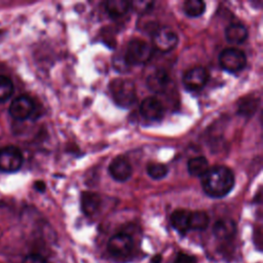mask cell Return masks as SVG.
I'll return each instance as SVG.
<instances>
[{
	"instance_id": "6da1fadb",
	"label": "cell",
	"mask_w": 263,
	"mask_h": 263,
	"mask_svg": "<svg viewBox=\"0 0 263 263\" xmlns=\"http://www.w3.org/2000/svg\"><path fill=\"white\" fill-rule=\"evenodd\" d=\"M201 186L204 193L214 198H221L227 195L234 186V175L225 165L209 167L201 177Z\"/></svg>"
},
{
	"instance_id": "7a4b0ae2",
	"label": "cell",
	"mask_w": 263,
	"mask_h": 263,
	"mask_svg": "<svg viewBox=\"0 0 263 263\" xmlns=\"http://www.w3.org/2000/svg\"><path fill=\"white\" fill-rule=\"evenodd\" d=\"M111 96L115 104L121 108H129L137 99V91L135 83L129 79L116 78L110 82L109 85Z\"/></svg>"
},
{
	"instance_id": "3957f363",
	"label": "cell",
	"mask_w": 263,
	"mask_h": 263,
	"mask_svg": "<svg viewBox=\"0 0 263 263\" xmlns=\"http://www.w3.org/2000/svg\"><path fill=\"white\" fill-rule=\"evenodd\" d=\"M153 54L152 47L144 40L132 39L124 53V62L127 65H142L147 63Z\"/></svg>"
},
{
	"instance_id": "277c9868",
	"label": "cell",
	"mask_w": 263,
	"mask_h": 263,
	"mask_svg": "<svg viewBox=\"0 0 263 263\" xmlns=\"http://www.w3.org/2000/svg\"><path fill=\"white\" fill-rule=\"evenodd\" d=\"M24 162L22 151L13 145L0 148V172L13 174L20 171Z\"/></svg>"
},
{
	"instance_id": "5b68a950",
	"label": "cell",
	"mask_w": 263,
	"mask_h": 263,
	"mask_svg": "<svg viewBox=\"0 0 263 263\" xmlns=\"http://www.w3.org/2000/svg\"><path fill=\"white\" fill-rule=\"evenodd\" d=\"M219 63L222 69L229 73H238L247 65L245 52L237 48H225L219 55Z\"/></svg>"
},
{
	"instance_id": "8992f818",
	"label": "cell",
	"mask_w": 263,
	"mask_h": 263,
	"mask_svg": "<svg viewBox=\"0 0 263 263\" xmlns=\"http://www.w3.org/2000/svg\"><path fill=\"white\" fill-rule=\"evenodd\" d=\"M107 249L113 257H126L133 250V238L124 232H118L110 237Z\"/></svg>"
},
{
	"instance_id": "52a82bcc",
	"label": "cell",
	"mask_w": 263,
	"mask_h": 263,
	"mask_svg": "<svg viewBox=\"0 0 263 263\" xmlns=\"http://www.w3.org/2000/svg\"><path fill=\"white\" fill-rule=\"evenodd\" d=\"M34 108L33 100L27 95H22L13 99L8 112L13 119L21 121L28 119L32 115Z\"/></svg>"
},
{
	"instance_id": "ba28073f",
	"label": "cell",
	"mask_w": 263,
	"mask_h": 263,
	"mask_svg": "<svg viewBox=\"0 0 263 263\" xmlns=\"http://www.w3.org/2000/svg\"><path fill=\"white\" fill-rule=\"evenodd\" d=\"M178 44V35L168 27L160 28L153 35V45L161 52L173 50Z\"/></svg>"
},
{
	"instance_id": "9c48e42d",
	"label": "cell",
	"mask_w": 263,
	"mask_h": 263,
	"mask_svg": "<svg viewBox=\"0 0 263 263\" xmlns=\"http://www.w3.org/2000/svg\"><path fill=\"white\" fill-rule=\"evenodd\" d=\"M209 80V72L203 67H193L183 75V84L188 90L201 89Z\"/></svg>"
},
{
	"instance_id": "30bf717a",
	"label": "cell",
	"mask_w": 263,
	"mask_h": 263,
	"mask_svg": "<svg viewBox=\"0 0 263 263\" xmlns=\"http://www.w3.org/2000/svg\"><path fill=\"white\" fill-rule=\"evenodd\" d=\"M140 112L147 120L158 121L164 115V107L157 98L147 97L141 102Z\"/></svg>"
},
{
	"instance_id": "8fae6325",
	"label": "cell",
	"mask_w": 263,
	"mask_h": 263,
	"mask_svg": "<svg viewBox=\"0 0 263 263\" xmlns=\"http://www.w3.org/2000/svg\"><path fill=\"white\" fill-rule=\"evenodd\" d=\"M132 172L133 170L130 162L123 155L115 157L109 164V173L117 182H125L128 180L132 176Z\"/></svg>"
},
{
	"instance_id": "7c38bea8",
	"label": "cell",
	"mask_w": 263,
	"mask_h": 263,
	"mask_svg": "<svg viewBox=\"0 0 263 263\" xmlns=\"http://www.w3.org/2000/svg\"><path fill=\"white\" fill-rule=\"evenodd\" d=\"M236 224L233 220L223 218L218 220L213 226V234L220 240H229L236 233Z\"/></svg>"
},
{
	"instance_id": "4fadbf2b",
	"label": "cell",
	"mask_w": 263,
	"mask_h": 263,
	"mask_svg": "<svg viewBox=\"0 0 263 263\" xmlns=\"http://www.w3.org/2000/svg\"><path fill=\"white\" fill-rule=\"evenodd\" d=\"M168 83H170V77L167 73L162 69L155 70L154 72L149 74L146 80V84L148 88L151 91L157 92V93L163 92L166 89Z\"/></svg>"
},
{
	"instance_id": "5bb4252c",
	"label": "cell",
	"mask_w": 263,
	"mask_h": 263,
	"mask_svg": "<svg viewBox=\"0 0 263 263\" xmlns=\"http://www.w3.org/2000/svg\"><path fill=\"white\" fill-rule=\"evenodd\" d=\"M101 196L98 193L84 191L81 193L80 197L81 211L85 216H92L98 212L101 205Z\"/></svg>"
},
{
	"instance_id": "9a60e30c",
	"label": "cell",
	"mask_w": 263,
	"mask_h": 263,
	"mask_svg": "<svg viewBox=\"0 0 263 263\" xmlns=\"http://www.w3.org/2000/svg\"><path fill=\"white\" fill-rule=\"evenodd\" d=\"M189 215L190 211L178 209L171 215V225L180 234L184 235L189 230Z\"/></svg>"
},
{
	"instance_id": "2e32d148",
	"label": "cell",
	"mask_w": 263,
	"mask_h": 263,
	"mask_svg": "<svg viewBox=\"0 0 263 263\" xmlns=\"http://www.w3.org/2000/svg\"><path fill=\"white\" fill-rule=\"evenodd\" d=\"M225 37L228 42L238 44L248 37V30L240 24H231L225 30Z\"/></svg>"
},
{
	"instance_id": "e0dca14e",
	"label": "cell",
	"mask_w": 263,
	"mask_h": 263,
	"mask_svg": "<svg viewBox=\"0 0 263 263\" xmlns=\"http://www.w3.org/2000/svg\"><path fill=\"white\" fill-rule=\"evenodd\" d=\"M106 11L112 17H120L130 9V2L127 0H109L106 2Z\"/></svg>"
},
{
	"instance_id": "ac0fdd59",
	"label": "cell",
	"mask_w": 263,
	"mask_h": 263,
	"mask_svg": "<svg viewBox=\"0 0 263 263\" xmlns=\"http://www.w3.org/2000/svg\"><path fill=\"white\" fill-rule=\"evenodd\" d=\"M210 223L208 214L203 211H193L189 215V230L202 231L206 229Z\"/></svg>"
},
{
	"instance_id": "d6986e66",
	"label": "cell",
	"mask_w": 263,
	"mask_h": 263,
	"mask_svg": "<svg viewBox=\"0 0 263 263\" xmlns=\"http://www.w3.org/2000/svg\"><path fill=\"white\" fill-rule=\"evenodd\" d=\"M187 167L191 176L202 177L209 170V161L203 156H196L189 159Z\"/></svg>"
},
{
	"instance_id": "ffe728a7",
	"label": "cell",
	"mask_w": 263,
	"mask_h": 263,
	"mask_svg": "<svg viewBox=\"0 0 263 263\" xmlns=\"http://www.w3.org/2000/svg\"><path fill=\"white\" fill-rule=\"evenodd\" d=\"M184 12L190 17H197L205 10V4L201 0H187L183 5Z\"/></svg>"
},
{
	"instance_id": "44dd1931",
	"label": "cell",
	"mask_w": 263,
	"mask_h": 263,
	"mask_svg": "<svg viewBox=\"0 0 263 263\" xmlns=\"http://www.w3.org/2000/svg\"><path fill=\"white\" fill-rule=\"evenodd\" d=\"M13 82L5 75H0V103L8 101L13 93Z\"/></svg>"
},
{
	"instance_id": "7402d4cb",
	"label": "cell",
	"mask_w": 263,
	"mask_h": 263,
	"mask_svg": "<svg viewBox=\"0 0 263 263\" xmlns=\"http://www.w3.org/2000/svg\"><path fill=\"white\" fill-rule=\"evenodd\" d=\"M147 174L154 180H159L164 178L167 175L168 168L163 163H156V162H150L147 164L146 167Z\"/></svg>"
},
{
	"instance_id": "603a6c76",
	"label": "cell",
	"mask_w": 263,
	"mask_h": 263,
	"mask_svg": "<svg viewBox=\"0 0 263 263\" xmlns=\"http://www.w3.org/2000/svg\"><path fill=\"white\" fill-rule=\"evenodd\" d=\"M258 100L254 98L243 99L238 106V113L242 116H251L257 109Z\"/></svg>"
},
{
	"instance_id": "cb8c5ba5",
	"label": "cell",
	"mask_w": 263,
	"mask_h": 263,
	"mask_svg": "<svg viewBox=\"0 0 263 263\" xmlns=\"http://www.w3.org/2000/svg\"><path fill=\"white\" fill-rule=\"evenodd\" d=\"M154 2L152 1H145V0H137L130 2V8H133L138 13H146L148 12Z\"/></svg>"
},
{
	"instance_id": "d4e9b609",
	"label": "cell",
	"mask_w": 263,
	"mask_h": 263,
	"mask_svg": "<svg viewBox=\"0 0 263 263\" xmlns=\"http://www.w3.org/2000/svg\"><path fill=\"white\" fill-rule=\"evenodd\" d=\"M173 263H197L196 257L184 252H179Z\"/></svg>"
},
{
	"instance_id": "484cf974",
	"label": "cell",
	"mask_w": 263,
	"mask_h": 263,
	"mask_svg": "<svg viewBox=\"0 0 263 263\" xmlns=\"http://www.w3.org/2000/svg\"><path fill=\"white\" fill-rule=\"evenodd\" d=\"M22 263H48L47 260L38 254H30L26 256Z\"/></svg>"
},
{
	"instance_id": "4316f807",
	"label": "cell",
	"mask_w": 263,
	"mask_h": 263,
	"mask_svg": "<svg viewBox=\"0 0 263 263\" xmlns=\"http://www.w3.org/2000/svg\"><path fill=\"white\" fill-rule=\"evenodd\" d=\"M35 188H36V190H38V191H44V189H45V184H44L43 182L38 181V182L35 183Z\"/></svg>"
},
{
	"instance_id": "83f0119b",
	"label": "cell",
	"mask_w": 263,
	"mask_h": 263,
	"mask_svg": "<svg viewBox=\"0 0 263 263\" xmlns=\"http://www.w3.org/2000/svg\"><path fill=\"white\" fill-rule=\"evenodd\" d=\"M161 260H162L161 255H154V256L151 258V263H160Z\"/></svg>"
}]
</instances>
